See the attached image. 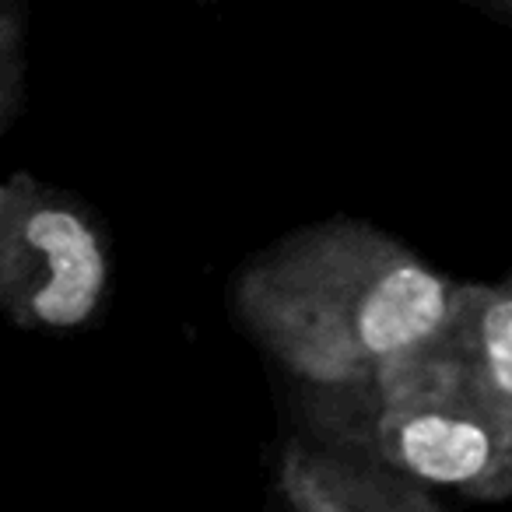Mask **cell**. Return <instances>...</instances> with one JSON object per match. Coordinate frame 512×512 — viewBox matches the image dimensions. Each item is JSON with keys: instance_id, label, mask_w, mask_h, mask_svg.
<instances>
[{"instance_id": "3", "label": "cell", "mask_w": 512, "mask_h": 512, "mask_svg": "<svg viewBox=\"0 0 512 512\" xmlns=\"http://www.w3.org/2000/svg\"><path fill=\"white\" fill-rule=\"evenodd\" d=\"M113 288V249L85 200L11 172L0 190V306L36 334H74L99 320Z\"/></svg>"}, {"instance_id": "5", "label": "cell", "mask_w": 512, "mask_h": 512, "mask_svg": "<svg viewBox=\"0 0 512 512\" xmlns=\"http://www.w3.org/2000/svg\"><path fill=\"white\" fill-rule=\"evenodd\" d=\"M442 337L512 435V271L502 281L456 285Z\"/></svg>"}, {"instance_id": "4", "label": "cell", "mask_w": 512, "mask_h": 512, "mask_svg": "<svg viewBox=\"0 0 512 512\" xmlns=\"http://www.w3.org/2000/svg\"><path fill=\"white\" fill-rule=\"evenodd\" d=\"M278 495L299 512H439L442 495L355 449L299 432L278 460Z\"/></svg>"}, {"instance_id": "6", "label": "cell", "mask_w": 512, "mask_h": 512, "mask_svg": "<svg viewBox=\"0 0 512 512\" xmlns=\"http://www.w3.org/2000/svg\"><path fill=\"white\" fill-rule=\"evenodd\" d=\"M29 102V8L0 0V134H8Z\"/></svg>"}, {"instance_id": "7", "label": "cell", "mask_w": 512, "mask_h": 512, "mask_svg": "<svg viewBox=\"0 0 512 512\" xmlns=\"http://www.w3.org/2000/svg\"><path fill=\"white\" fill-rule=\"evenodd\" d=\"M481 8H488V11H495V15H505V18H512V0H477Z\"/></svg>"}, {"instance_id": "2", "label": "cell", "mask_w": 512, "mask_h": 512, "mask_svg": "<svg viewBox=\"0 0 512 512\" xmlns=\"http://www.w3.org/2000/svg\"><path fill=\"white\" fill-rule=\"evenodd\" d=\"M302 432L470 502L512 498V435L446 337L355 383H299Z\"/></svg>"}, {"instance_id": "1", "label": "cell", "mask_w": 512, "mask_h": 512, "mask_svg": "<svg viewBox=\"0 0 512 512\" xmlns=\"http://www.w3.org/2000/svg\"><path fill=\"white\" fill-rule=\"evenodd\" d=\"M456 281L355 218L295 228L239 271L235 316L295 383L334 386L383 372L432 344Z\"/></svg>"}]
</instances>
